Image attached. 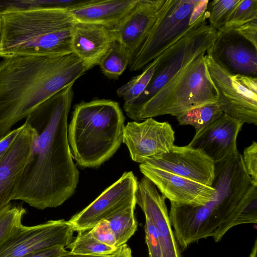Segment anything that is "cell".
<instances>
[{
  "label": "cell",
  "mask_w": 257,
  "mask_h": 257,
  "mask_svg": "<svg viewBox=\"0 0 257 257\" xmlns=\"http://www.w3.org/2000/svg\"><path fill=\"white\" fill-rule=\"evenodd\" d=\"M207 51L230 74L257 77V48L233 29L217 31L216 39Z\"/></svg>",
  "instance_id": "4fadbf2b"
},
{
  "label": "cell",
  "mask_w": 257,
  "mask_h": 257,
  "mask_svg": "<svg viewBox=\"0 0 257 257\" xmlns=\"http://www.w3.org/2000/svg\"><path fill=\"white\" fill-rule=\"evenodd\" d=\"M110 257H132V250L126 244H124L118 247Z\"/></svg>",
  "instance_id": "8d00e7d4"
},
{
  "label": "cell",
  "mask_w": 257,
  "mask_h": 257,
  "mask_svg": "<svg viewBox=\"0 0 257 257\" xmlns=\"http://www.w3.org/2000/svg\"><path fill=\"white\" fill-rule=\"evenodd\" d=\"M140 170L170 202L204 205L213 198L216 192L212 186L145 164L140 165Z\"/></svg>",
  "instance_id": "9a60e30c"
},
{
  "label": "cell",
  "mask_w": 257,
  "mask_h": 257,
  "mask_svg": "<svg viewBox=\"0 0 257 257\" xmlns=\"http://www.w3.org/2000/svg\"><path fill=\"white\" fill-rule=\"evenodd\" d=\"M75 231L64 219L51 220L38 225L20 224L0 244V257H21L26 254L55 246H67Z\"/></svg>",
  "instance_id": "30bf717a"
},
{
  "label": "cell",
  "mask_w": 257,
  "mask_h": 257,
  "mask_svg": "<svg viewBox=\"0 0 257 257\" xmlns=\"http://www.w3.org/2000/svg\"><path fill=\"white\" fill-rule=\"evenodd\" d=\"M124 120L116 101L97 99L77 104L68 130L77 164L82 168H96L111 158L123 142Z\"/></svg>",
  "instance_id": "5b68a950"
},
{
  "label": "cell",
  "mask_w": 257,
  "mask_h": 257,
  "mask_svg": "<svg viewBox=\"0 0 257 257\" xmlns=\"http://www.w3.org/2000/svg\"><path fill=\"white\" fill-rule=\"evenodd\" d=\"M158 62L157 58L144 68L141 74L133 77L117 89V95L124 101L123 105L131 103L143 92L154 74Z\"/></svg>",
  "instance_id": "484cf974"
},
{
  "label": "cell",
  "mask_w": 257,
  "mask_h": 257,
  "mask_svg": "<svg viewBox=\"0 0 257 257\" xmlns=\"http://www.w3.org/2000/svg\"><path fill=\"white\" fill-rule=\"evenodd\" d=\"M137 0H96L88 5L68 11L76 21L113 29L132 9Z\"/></svg>",
  "instance_id": "44dd1931"
},
{
  "label": "cell",
  "mask_w": 257,
  "mask_h": 257,
  "mask_svg": "<svg viewBox=\"0 0 257 257\" xmlns=\"http://www.w3.org/2000/svg\"><path fill=\"white\" fill-rule=\"evenodd\" d=\"M204 52L199 55L141 108L137 120L170 114L176 117L217 103V90L209 73Z\"/></svg>",
  "instance_id": "8992f818"
},
{
  "label": "cell",
  "mask_w": 257,
  "mask_h": 257,
  "mask_svg": "<svg viewBox=\"0 0 257 257\" xmlns=\"http://www.w3.org/2000/svg\"><path fill=\"white\" fill-rule=\"evenodd\" d=\"M205 61L218 94L217 104L223 113L242 123L257 124V77L231 75L207 51Z\"/></svg>",
  "instance_id": "9c48e42d"
},
{
  "label": "cell",
  "mask_w": 257,
  "mask_h": 257,
  "mask_svg": "<svg viewBox=\"0 0 257 257\" xmlns=\"http://www.w3.org/2000/svg\"><path fill=\"white\" fill-rule=\"evenodd\" d=\"M143 164L209 186L214 180V162L201 150L188 145H174L167 153L149 158Z\"/></svg>",
  "instance_id": "5bb4252c"
},
{
  "label": "cell",
  "mask_w": 257,
  "mask_h": 257,
  "mask_svg": "<svg viewBox=\"0 0 257 257\" xmlns=\"http://www.w3.org/2000/svg\"><path fill=\"white\" fill-rule=\"evenodd\" d=\"M114 38L104 26L75 21L71 29V49L89 70L98 65Z\"/></svg>",
  "instance_id": "ffe728a7"
},
{
  "label": "cell",
  "mask_w": 257,
  "mask_h": 257,
  "mask_svg": "<svg viewBox=\"0 0 257 257\" xmlns=\"http://www.w3.org/2000/svg\"><path fill=\"white\" fill-rule=\"evenodd\" d=\"M166 1L137 0L128 14L110 30L113 38L129 51L132 57L142 45Z\"/></svg>",
  "instance_id": "ac0fdd59"
},
{
  "label": "cell",
  "mask_w": 257,
  "mask_h": 257,
  "mask_svg": "<svg viewBox=\"0 0 257 257\" xmlns=\"http://www.w3.org/2000/svg\"><path fill=\"white\" fill-rule=\"evenodd\" d=\"M138 180L131 171L125 172L97 198L68 221L75 231L84 232L102 220H107L132 205H136Z\"/></svg>",
  "instance_id": "8fae6325"
},
{
  "label": "cell",
  "mask_w": 257,
  "mask_h": 257,
  "mask_svg": "<svg viewBox=\"0 0 257 257\" xmlns=\"http://www.w3.org/2000/svg\"><path fill=\"white\" fill-rule=\"evenodd\" d=\"M34 136V128L25 122L0 161V211L12 200L19 178L29 160Z\"/></svg>",
  "instance_id": "d6986e66"
},
{
  "label": "cell",
  "mask_w": 257,
  "mask_h": 257,
  "mask_svg": "<svg viewBox=\"0 0 257 257\" xmlns=\"http://www.w3.org/2000/svg\"><path fill=\"white\" fill-rule=\"evenodd\" d=\"M257 223V185L252 184L232 212L213 232L215 242L220 241L232 227Z\"/></svg>",
  "instance_id": "7402d4cb"
},
{
  "label": "cell",
  "mask_w": 257,
  "mask_h": 257,
  "mask_svg": "<svg viewBox=\"0 0 257 257\" xmlns=\"http://www.w3.org/2000/svg\"><path fill=\"white\" fill-rule=\"evenodd\" d=\"M240 0H214L209 2L205 11L209 25L219 31L225 26L228 17Z\"/></svg>",
  "instance_id": "83f0119b"
},
{
  "label": "cell",
  "mask_w": 257,
  "mask_h": 257,
  "mask_svg": "<svg viewBox=\"0 0 257 257\" xmlns=\"http://www.w3.org/2000/svg\"><path fill=\"white\" fill-rule=\"evenodd\" d=\"M89 69L74 53L17 56L0 61V139L41 103Z\"/></svg>",
  "instance_id": "7a4b0ae2"
},
{
  "label": "cell",
  "mask_w": 257,
  "mask_h": 257,
  "mask_svg": "<svg viewBox=\"0 0 257 257\" xmlns=\"http://www.w3.org/2000/svg\"><path fill=\"white\" fill-rule=\"evenodd\" d=\"M242 158L252 184L257 185V143L255 141L244 149Z\"/></svg>",
  "instance_id": "1f68e13d"
},
{
  "label": "cell",
  "mask_w": 257,
  "mask_h": 257,
  "mask_svg": "<svg viewBox=\"0 0 257 257\" xmlns=\"http://www.w3.org/2000/svg\"><path fill=\"white\" fill-rule=\"evenodd\" d=\"M145 230L149 257H163L162 249L156 229L152 221L147 217H146Z\"/></svg>",
  "instance_id": "4dcf8cb0"
},
{
  "label": "cell",
  "mask_w": 257,
  "mask_h": 257,
  "mask_svg": "<svg viewBox=\"0 0 257 257\" xmlns=\"http://www.w3.org/2000/svg\"><path fill=\"white\" fill-rule=\"evenodd\" d=\"M110 255H91L81 254H76L68 251L66 253L62 254L57 257H110Z\"/></svg>",
  "instance_id": "74e56055"
},
{
  "label": "cell",
  "mask_w": 257,
  "mask_h": 257,
  "mask_svg": "<svg viewBox=\"0 0 257 257\" xmlns=\"http://www.w3.org/2000/svg\"><path fill=\"white\" fill-rule=\"evenodd\" d=\"M253 184L237 152L215 163L213 198L204 205L171 202L169 213L176 241L183 249L199 240L211 237L232 212Z\"/></svg>",
  "instance_id": "3957f363"
},
{
  "label": "cell",
  "mask_w": 257,
  "mask_h": 257,
  "mask_svg": "<svg viewBox=\"0 0 257 257\" xmlns=\"http://www.w3.org/2000/svg\"><path fill=\"white\" fill-rule=\"evenodd\" d=\"M243 123L223 113L195 133L188 146L205 153L215 163L237 153V138Z\"/></svg>",
  "instance_id": "e0dca14e"
},
{
  "label": "cell",
  "mask_w": 257,
  "mask_h": 257,
  "mask_svg": "<svg viewBox=\"0 0 257 257\" xmlns=\"http://www.w3.org/2000/svg\"><path fill=\"white\" fill-rule=\"evenodd\" d=\"M0 57L56 56L72 53L74 20L68 11L38 9L4 13Z\"/></svg>",
  "instance_id": "277c9868"
},
{
  "label": "cell",
  "mask_w": 257,
  "mask_h": 257,
  "mask_svg": "<svg viewBox=\"0 0 257 257\" xmlns=\"http://www.w3.org/2000/svg\"><path fill=\"white\" fill-rule=\"evenodd\" d=\"M67 248L74 253L91 255H110L114 253L118 247L104 244L95 239L89 230L78 232L76 237Z\"/></svg>",
  "instance_id": "4316f807"
},
{
  "label": "cell",
  "mask_w": 257,
  "mask_h": 257,
  "mask_svg": "<svg viewBox=\"0 0 257 257\" xmlns=\"http://www.w3.org/2000/svg\"><path fill=\"white\" fill-rule=\"evenodd\" d=\"M256 19L257 0H240L228 17L223 29L234 28Z\"/></svg>",
  "instance_id": "f546056e"
},
{
  "label": "cell",
  "mask_w": 257,
  "mask_h": 257,
  "mask_svg": "<svg viewBox=\"0 0 257 257\" xmlns=\"http://www.w3.org/2000/svg\"><path fill=\"white\" fill-rule=\"evenodd\" d=\"M208 0H167L142 45L132 58L131 71L144 69L176 43L206 11Z\"/></svg>",
  "instance_id": "ba28073f"
},
{
  "label": "cell",
  "mask_w": 257,
  "mask_h": 257,
  "mask_svg": "<svg viewBox=\"0 0 257 257\" xmlns=\"http://www.w3.org/2000/svg\"><path fill=\"white\" fill-rule=\"evenodd\" d=\"M67 251L68 250H65L64 247L55 246L34 251L21 257H57Z\"/></svg>",
  "instance_id": "d590c367"
},
{
  "label": "cell",
  "mask_w": 257,
  "mask_h": 257,
  "mask_svg": "<svg viewBox=\"0 0 257 257\" xmlns=\"http://www.w3.org/2000/svg\"><path fill=\"white\" fill-rule=\"evenodd\" d=\"M72 87L47 99L26 118V122L34 130L32 152L12 200L43 210L61 205L74 194L79 173L68 139Z\"/></svg>",
  "instance_id": "6da1fadb"
},
{
  "label": "cell",
  "mask_w": 257,
  "mask_h": 257,
  "mask_svg": "<svg viewBox=\"0 0 257 257\" xmlns=\"http://www.w3.org/2000/svg\"><path fill=\"white\" fill-rule=\"evenodd\" d=\"M223 113L215 103L197 107L176 117L180 124L192 125L197 133L219 118Z\"/></svg>",
  "instance_id": "d4e9b609"
},
{
  "label": "cell",
  "mask_w": 257,
  "mask_h": 257,
  "mask_svg": "<svg viewBox=\"0 0 257 257\" xmlns=\"http://www.w3.org/2000/svg\"><path fill=\"white\" fill-rule=\"evenodd\" d=\"M216 36L217 31L207 23L204 11L181 38L157 57L155 72L145 90L136 99L123 105L127 115L137 120L142 107L193 59L206 52Z\"/></svg>",
  "instance_id": "52a82bcc"
},
{
  "label": "cell",
  "mask_w": 257,
  "mask_h": 257,
  "mask_svg": "<svg viewBox=\"0 0 257 257\" xmlns=\"http://www.w3.org/2000/svg\"><path fill=\"white\" fill-rule=\"evenodd\" d=\"M132 57L129 51L114 38L98 65L107 77L117 79L129 65Z\"/></svg>",
  "instance_id": "603a6c76"
},
{
  "label": "cell",
  "mask_w": 257,
  "mask_h": 257,
  "mask_svg": "<svg viewBox=\"0 0 257 257\" xmlns=\"http://www.w3.org/2000/svg\"><path fill=\"white\" fill-rule=\"evenodd\" d=\"M232 29L257 48V19Z\"/></svg>",
  "instance_id": "836d02e7"
},
{
  "label": "cell",
  "mask_w": 257,
  "mask_h": 257,
  "mask_svg": "<svg viewBox=\"0 0 257 257\" xmlns=\"http://www.w3.org/2000/svg\"><path fill=\"white\" fill-rule=\"evenodd\" d=\"M22 128V125L16 129L11 130L5 136L0 139V161L19 135Z\"/></svg>",
  "instance_id": "e575fe53"
},
{
  "label": "cell",
  "mask_w": 257,
  "mask_h": 257,
  "mask_svg": "<svg viewBox=\"0 0 257 257\" xmlns=\"http://www.w3.org/2000/svg\"><path fill=\"white\" fill-rule=\"evenodd\" d=\"M26 212L22 206L11 203L0 211V244L22 224Z\"/></svg>",
  "instance_id": "f1b7e54d"
},
{
  "label": "cell",
  "mask_w": 257,
  "mask_h": 257,
  "mask_svg": "<svg viewBox=\"0 0 257 257\" xmlns=\"http://www.w3.org/2000/svg\"><path fill=\"white\" fill-rule=\"evenodd\" d=\"M135 207L136 205H132L107 220L114 236L116 247L126 244L137 230Z\"/></svg>",
  "instance_id": "cb8c5ba5"
},
{
  "label": "cell",
  "mask_w": 257,
  "mask_h": 257,
  "mask_svg": "<svg viewBox=\"0 0 257 257\" xmlns=\"http://www.w3.org/2000/svg\"><path fill=\"white\" fill-rule=\"evenodd\" d=\"M89 232L95 239L101 243L116 247L115 237L107 220L99 221Z\"/></svg>",
  "instance_id": "d6a6232c"
},
{
  "label": "cell",
  "mask_w": 257,
  "mask_h": 257,
  "mask_svg": "<svg viewBox=\"0 0 257 257\" xmlns=\"http://www.w3.org/2000/svg\"><path fill=\"white\" fill-rule=\"evenodd\" d=\"M1 27H2V20H1V18L0 16V35H1Z\"/></svg>",
  "instance_id": "ab89813d"
},
{
  "label": "cell",
  "mask_w": 257,
  "mask_h": 257,
  "mask_svg": "<svg viewBox=\"0 0 257 257\" xmlns=\"http://www.w3.org/2000/svg\"><path fill=\"white\" fill-rule=\"evenodd\" d=\"M138 204L157 231L163 257H181L178 244L172 228L165 198L155 184L144 177L138 182L135 195Z\"/></svg>",
  "instance_id": "2e32d148"
},
{
  "label": "cell",
  "mask_w": 257,
  "mask_h": 257,
  "mask_svg": "<svg viewBox=\"0 0 257 257\" xmlns=\"http://www.w3.org/2000/svg\"><path fill=\"white\" fill-rule=\"evenodd\" d=\"M249 257H257V240L254 241Z\"/></svg>",
  "instance_id": "f35d334b"
},
{
  "label": "cell",
  "mask_w": 257,
  "mask_h": 257,
  "mask_svg": "<svg viewBox=\"0 0 257 257\" xmlns=\"http://www.w3.org/2000/svg\"><path fill=\"white\" fill-rule=\"evenodd\" d=\"M175 132L168 122L148 118L142 122H128L125 125L123 142L132 159L143 164L148 159L167 153L175 142Z\"/></svg>",
  "instance_id": "7c38bea8"
}]
</instances>
